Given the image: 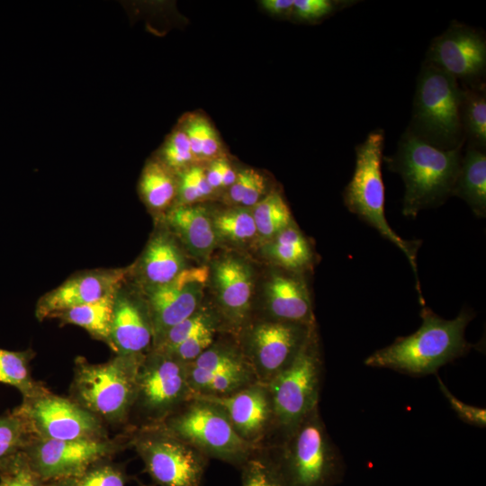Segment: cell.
<instances>
[{
	"label": "cell",
	"instance_id": "6da1fadb",
	"mask_svg": "<svg viewBox=\"0 0 486 486\" xmlns=\"http://www.w3.org/2000/svg\"><path fill=\"white\" fill-rule=\"evenodd\" d=\"M422 323L412 334L399 337L391 345L364 359L369 367L387 368L412 376L436 374L443 365L461 357L473 346L464 337L474 312L463 309L453 320H445L428 307L420 312Z\"/></svg>",
	"mask_w": 486,
	"mask_h": 486
},
{
	"label": "cell",
	"instance_id": "7a4b0ae2",
	"mask_svg": "<svg viewBox=\"0 0 486 486\" xmlns=\"http://www.w3.org/2000/svg\"><path fill=\"white\" fill-rule=\"evenodd\" d=\"M463 147L440 149L406 129L396 152L384 158L388 169L399 174L403 180L404 216L414 218L420 211L438 207L453 196Z\"/></svg>",
	"mask_w": 486,
	"mask_h": 486
},
{
	"label": "cell",
	"instance_id": "3957f363",
	"mask_svg": "<svg viewBox=\"0 0 486 486\" xmlns=\"http://www.w3.org/2000/svg\"><path fill=\"white\" fill-rule=\"evenodd\" d=\"M264 448L284 486H336L344 478L343 456L328 432L319 407L281 441Z\"/></svg>",
	"mask_w": 486,
	"mask_h": 486
},
{
	"label": "cell",
	"instance_id": "277c9868",
	"mask_svg": "<svg viewBox=\"0 0 486 486\" xmlns=\"http://www.w3.org/2000/svg\"><path fill=\"white\" fill-rule=\"evenodd\" d=\"M384 131L377 129L356 147V166L353 176L343 193L347 210L376 230L403 252L413 269L420 302L424 303L418 275L417 255L420 240L400 238L388 224L384 215V185L382 160Z\"/></svg>",
	"mask_w": 486,
	"mask_h": 486
},
{
	"label": "cell",
	"instance_id": "5b68a950",
	"mask_svg": "<svg viewBox=\"0 0 486 486\" xmlns=\"http://www.w3.org/2000/svg\"><path fill=\"white\" fill-rule=\"evenodd\" d=\"M462 88L458 81L424 61L419 71L410 126L421 140L449 150L464 144L460 105Z\"/></svg>",
	"mask_w": 486,
	"mask_h": 486
},
{
	"label": "cell",
	"instance_id": "8992f818",
	"mask_svg": "<svg viewBox=\"0 0 486 486\" xmlns=\"http://www.w3.org/2000/svg\"><path fill=\"white\" fill-rule=\"evenodd\" d=\"M324 360L317 326L292 364L267 383L274 432L266 446L281 441L319 407Z\"/></svg>",
	"mask_w": 486,
	"mask_h": 486
},
{
	"label": "cell",
	"instance_id": "52a82bcc",
	"mask_svg": "<svg viewBox=\"0 0 486 486\" xmlns=\"http://www.w3.org/2000/svg\"><path fill=\"white\" fill-rule=\"evenodd\" d=\"M144 356L116 355L103 364L77 359L72 383L75 401L99 419L124 420L135 403L138 373Z\"/></svg>",
	"mask_w": 486,
	"mask_h": 486
},
{
	"label": "cell",
	"instance_id": "ba28073f",
	"mask_svg": "<svg viewBox=\"0 0 486 486\" xmlns=\"http://www.w3.org/2000/svg\"><path fill=\"white\" fill-rule=\"evenodd\" d=\"M161 424L209 459L225 462L238 469L256 450L236 433L220 406L196 396Z\"/></svg>",
	"mask_w": 486,
	"mask_h": 486
},
{
	"label": "cell",
	"instance_id": "9c48e42d",
	"mask_svg": "<svg viewBox=\"0 0 486 486\" xmlns=\"http://www.w3.org/2000/svg\"><path fill=\"white\" fill-rule=\"evenodd\" d=\"M131 444L152 486H202L210 459L161 423L141 426Z\"/></svg>",
	"mask_w": 486,
	"mask_h": 486
},
{
	"label": "cell",
	"instance_id": "30bf717a",
	"mask_svg": "<svg viewBox=\"0 0 486 486\" xmlns=\"http://www.w3.org/2000/svg\"><path fill=\"white\" fill-rule=\"evenodd\" d=\"M316 326L253 319L236 338L257 381L267 384L292 364Z\"/></svg>",
	"mask_w": 486,
	"mask_h": 486
},
{
	"label": "cell",
	"instance_id": "8fae6325",
	"mask_svg": "<svg viewBox=\"0 0 486 486\" xmlns=\"http://www.w3.org/2000/svg\"><path fill=\"white\" fill-rule=\"evenodd\" d=\"M207 267L209 300L220 319L223 333L236 338L252 317L256 270L243 253L233 250L212 256Z\"/></svg>",
	"mask_w": 486,
	"mask_h": 486
},
{
	"label": "cell",
	"instance_id": "7c38bea8",
	"mask_svg": "<svg viewBox=\"0 0 486 486\" xmlns=\"http://www.w3.org/2000/svg\"><path fill=\"white\" fill-rule=\"evenodd\" d=\"M193 397L185 364L152 349L145 355L133 406L145 420L142 426L162 423Z\"/></svg>",
	"mask_w": 486,
	"mask_h": 486
},
{
	"label": "cell",
	"instance_id": "4fadbf2b",
	"mask_svg": "<svg viewBox=\"0 0 486 486\" xmlns=\"http://www.w3.org/2000/svg\"><path fill=\"white\" fill-rule=\"evenodd\" d=\"M31 437L54 440L104 438L100 419L75 400L49 392L24 398L13 411Z\"/></svg>",
	"mask_w": 486,
	"mask_h": 486
},
{
	"label": "cell",
	"instance_id": "5bb4252c",
	"mask_svg": "<svg viewBox=\"0 0 486 486\" xmlns=\"http://www.w3.org/2000/svg\"><path fill=\"white\" fill-rule=\"evenodd\" d=\"M253 319L316 324L305 274L270 266L265 275L256 279Z\"/></svg>",
	"mask_w": 486,
	"mask_h": 486
},
{
	"label": "cell",
	"instance_id": "9a60e30c",
	"mask_svg": "<svg viewBox=\"0 0 486 486\" xmlns=\"http://www.w3.org/2000/svg\"><path fill=\"white\" fill-rule=\"evenodd\" d=\"M207 280V265H198L188 267L166 284L140 288L151 320L152 348L171 328L188 318L202 305L205 300Z\"/></svg>",
	"mask_w": 486,
	"mask_h": 486
},
{
	"label": "cell",
	"instance_id": "2e32d148",
	"mask_svg": "<svg viewBox=\"0 0 486 486\" xmlns=\"http://www.w3.org/2000/svg\"><path fill=\"white\" fill-rule=\"evenodd\" d=\"M104 438L54 440L31 437L22 451L44 482L73 479L117 450Z\"/></svg>",
	"mask_w": 486,
	"mask_h": 486
},
{
	"label": "cell",
	"instance_id": "e0dca14e",
	"mask_svg": "<svg viewBox=\"0 0 486 486\" xmlns=\"http://www.w3.org/2000/svg\"><path fill=\"white\" fill-rule=\"evenodd\" d=\"M425 61L454 77L462 86L484 84L486 40L475 28L453 21L433 39Z\"/></svg>",
	"mask_w": 486,
	"mask_h": 486
},
{
	"label": "cell",
	"instance_id": "ac0fdd59",
	"mask_svg": "<svg viewBox=\"0 0 486 486\" xmlns=\"http://www.w3.org/2000/svg\"><path fill=\"white\" fill-rule=\"evenodd\" d=\"M199 398L220 406L236 433L254 448L266 447L272 439L274 414L267 384L256 382L227 396Z\"/></svg>",
	"mask_w": 486,
	"mask_h": 486
},
{
	"label": "cell",
	"instance_id": "d6986e66",
	"mask_svg": "<svg viewBox=\"0 0 486 486\" xmlns=\"http://www.w3.org/2000/svg\"><path fill=\"white\" fill-rule=\"evenodd\" d=\"M130 274V267L96 269L70 277L40 297L36 305V317L39 320L54 318L66 310L115 293Z\"/></svg>",
	"mask_w": 486,
	"mask_h": 486
},
{
	"label": "cell",
	"instance_id": "ffe728a7",
	"mask_svg": "<svg viewBox=\"0 0 486 486\" xmlns=\"http://www.w3.org/2000/svg\"><path fill=\"white\" fill-rule=\"evenodd\" d=\"M117 291L109 346L122 356H145L153 344V329L145 298L138 285Z\"/></svg>",
	"mask_w": 486,
	"mask_h": 486
},
{
	"label": "cell",
	"instance_id": "44dd1931",
	"mask_svg": "<svg viewBox=\"0 0 486 486\" xmlns=\"http://www.w3.org/2000/svg\"><path fill=\"white\" fill-rule=\"evenodd\" d=\"M188 255L165 225L156 230L139 261L130 267L140 288L166 284L190 267Z\"/></svg>",
	"mask_w": 486,
	"mask_h": 486
},
{
	"label": "cell",
	"instance_id": "7402d4cb",
	"mask_svg": "<svg viewBox=\"0 0 486 486\" xmlns=\"http://www.w3.org/2000/svg\"><path fill=\"white\" fill-rule=\"evenodd\" d=\"M163 219L188 256L200 266L207 265L218 248L209 209L198 204L177 205Z\"/></svg>",
	"mask_w": 486,
	"mask_h": 486
},
{
	"label": "cell",
	"instance_id": "603a6c76",
	"mask_svg": "<svg viewBox=\"0 0 486 486\" xmlns=\"http://www.w3.org/2000/svg\"><path fill=\"white\" fill-rule=\"evenodd\" d=\"M257 249L270 266L305 274L317 258L311 241L295 221Z\"/></svg>",
	"mask_w": 486,
	"mask_h": 486
},
{
	"label": "cell",
	"instance_id": "cb8c5ba5",
	"mask_svg": "<svg viewBox=\"0 0 486 486\" xmlns=\"http://www.w3.org/2000/svg\"><path fill=\"white\" fill-rule=\"evenodd\" d=\"M188 382L195 391L212 375L229 370L251 367L244 357L237 338L219 333L212 344L191 363L185 364Z\"/></svg>",
	"mask_w": 486,
	"mask_h": 486
},
{
	"label": "cell",
	"instance_id": "d4e9b609",
	"mask_svg": "<svg viewBox=\"0 0 486 486\" xmlns=\"http://www.w3.org/2000/svg\"><path fill=\"white\" fill-rule=\"evenodd\" d=\"M218 247L240 252L257 245L258 238L251 208L228 206L209 210Z\"/></svg>",
	"mask_w": 486,
	"mask_h": 486
},
{
	"label": "cell",
	"instance_id": "484cf974",
	"mask_svg": "<svg viewBox=\"0 0 486 486\" xmlns=\"http://www.w3.org/2000/svg\"><path fill=\"white\" fill-rule=\"evenodd\" d=\"M177 189V174L158 158L146 163L140 175L139 192L151 212L164 217L176 205Z\"/></svg>",
	"mask_w": 486,
	"mask_h": 486
},
{
	"label": "cell",
	"instance_id": "4316f807",
	"mask_svg": "<svg viewBox=\"0 0 486 486\" xmlns=\"http://www.w3.org/2000/svg\"><path fill=\"white\" fill-rule=\"evenodd\" d=\"M454 195L465 201L477 217L486 216L485 151L466 147L453 190Z\"/></svg>",
	"mask_w": 486,
	"mask_h": 486
},
{
	"label": "cell",
	"instance_id": "83f0119b",
	"mask_svg": "<svg viewBox=\"0 0 486 486\" xmlns=\"http://www.w3.org/2000/svg\"><path fill=\"white\" fill-rule=\"evenodd\" d=\"M461 123L467 147L486 149V88L485 84L462 86Z\"/></svg>",
	"mask_w": 486,
	"mask_h": 486
},
{
	"label": "cell",
	"instance_id": "f1b7e54d",
	"mask_svg": "<svg viewBox=\"0 0 486 486\" xmlns=\"http://www.w3.org/2000/svg\"><path fill=\"white\" fill-rule=\"evenodd\" d=\"M116 292L96 302L66 310L54 318L63 323L81 327L109 345Z\"/></svg>",
	"mask_w": 486,
	"mask_h": 486
},
{
	"label": "cell",
	"instance_id": "f546056e",
	"mask_svg": "<svg viewBox=\"0 0 486 486\" xmlns=\"http://www.w3.org/2000/svg\"><path fill=\"white\" fill-rule=\"evenodd\" d=\"M251 212L257 232L258 246L275 237L294 221L279 190H271L251 208Z\"/></svg>",
	"mask_w": 486,
	"mask_h": 486
},
{
	"label": "cell",
	"instance_id": "4dcf8cb0",
	"mask_svg": "<svg viewBox=\"0 0 486 486\" xmlns=\"http://www.w3.org/2000/svg\"><path fill=\"white\" fill-rule=\"evenodd\" d=\"M32 351H10L0 348V382L18 389L23 398L48 392L31 375Z\"/></svg>",
	"mask_w": 486,
	"mask_h": 486
},
{
	"label": "cell",
	"instance_id": "1f68e13d",
	"mask_svg": "<svg viewBox=\"0 0 486 486\" xmlns=\"http://www.w3.org/2000/svg\"><path fill=\"white\" fill-rule=\"evenodd\" d=\"M209 328H219L223 333L221 321L215 308L210 300L206 301L205 299L192 315L171 328L152 350L166 353L184 340Z\"/></svg>",
	"mask_w": 486,
	"mask_h": 486
},
{
	"label": "cell",
	"instance_id": "d6a6232c",
	"mask_svg": "<svg viewBox=\"0 0 486 486\" xmlns=\"http://www.w3.org/2000/svg\"><path fill=\"white\" fill-rule=\"evenodd\" d=\"M270 191L267 180L260 172L254 168L241 169L227 189L224 200L228 206L252 208Z\"/></svg>",
	"mask_w": 486,
	"mask_h": 486
},
{
	"label": "cell",
	"instance_id": "836d02e7",
	"mask_svg": "<svg viewBox=\"0 0 486 486\" xmlns=\"http://www.w3.org/2000/svg\"><path fill=\"white\" fill-rule=\"evenodd\" d=\"M241 486H284L266 448H257L239 469Z\"/></svg>",
	"mask_w": 486,
	"mask_h": 486
},
{
	"label": "cell",
	"instance_id": "e575fe53",
	"mask_svg": "<svg viewBox=\"0 0 486 486\" xmlns=\"http://www.w3.org/2000/svg\"><path fill=\"white\" fill-rule=\"evenodd\" d=\"M178 189L175 206L198 204L215 192L210 186L205 167L195 165L177 174Z\"/></svg>",
	"mask_w": 486,
	"mask_h": 486
},
{
	"label": "cell",
	"instance_id": "d590c367",
	"mask_svg": "<svg viewBox=\"0 0 486 486\" xmlns=\"http://www.w3.org/2000/svg\"><path fill=\"white\" fill-rule=\"evenodd\" d=\"M157 158L176 174L190 166L199 165L182 127L175 130L167 137L161 148L159 156Z\"/></svg>",
	"mask_w": 486,
	"mask_h": 486
},
{
	"label": "cell",
	"instance_id": "8d00e7d4",
	"mask_svg": "<svg viewBox=\"0 0 486 486\" xmlns=\"http://www.w3.org/2000/svg\"><path fill=\"white\" fill-rule=\"evenodd\" d=\"M31 436L23 421L15 414L0 417V467L22 451Z\"/></svg>",
	"mask_w": 486,
	"mask_h": 486
},
{
	"label": "cell",
	"instance_id": "74e56055",
	"mask_svg": "<svg viewBox=\"0 0 486 486\" xmlns=\"http://www.w3.org/2000/svg\"><path fill=\"white\" fill-rule=\"evenodd\" d=\"M44 482L22 450L0 467V486H43Z\"/></svg>",
	"mask_w": 486,
	"mask_h": 486
},
{
	"label": "cell",
	"instance_id": "f35d334b",
	"mask_svg": "<svg viewBox=\"0 0 486 486\" xmlns=\"http://www.w3.org/2000/svg\"><path fill=\"white\" fill-rule=\"evenodd\" d=\"M124 469L119 464L102 460L72 479L73 486H126Z\"/></svg>",
	"mask_w": 486,
	"mask_h": 486
},
{
	"label": "cell",
	"instance_id": "ab89813d",
	"mask_svg": "<svg viewBox=\"0 0 486 486\" xmlns=\"http://www.w3.org/2000/svg\"><path fill=\"white\" fill-rule=\"evenodd\" d=\"M219 333V328L203 329L165 354L184 364L191 363L212 344Z\"/></svg>",
	"mask_w": 486,
	"mask_h": 486
},
{
	"label": "cell",
	"instance_id": "60d3db41",
	"mask_svg": "<svg viewBox=\"0 0 486 486\" xmlns=\"http://www.w3.org/2000/svg\"><path fill=\"white\" fill-rule=\"evenodd\" d=\"M353 3V1L294 0L292 15L302 21H318L331 14L339 6L346 7Z\"/></svg>",
	"mask_w": 486,
	"mask_h": 486
},
{
	"label": "cell",
	"instance_id": "b9f144b4",
	"mask_svg": "<svg viewBox=\"0 0 486 486\" xmlns=\"http://www.w3.org/2000/svg\"><path fill=\"white\" fill-rule=\"evenodd\" d=\"M439 390L444 397L447 400L452 410L456 413L458 418L466 424L478 428L486 427V410L467 404L456 398L446 387L442 379L436 374Z\"/></svg>",
	"mask_w": 486,
	"mask_h": 486
},
{
	"label": "cell",
	"instance_id": "7bdbcfd3",
	"mask_svg": "<svg viewBox=\"0 0 486 486\" xmlns=\"http://www.w3.org/2000/svg\"><path fill=\"white\" fill-rule=\"evenodd\" d=\"M206 177L214 192L228 189L236 180L238 171L224 157L218 158L205 167Z\"/></svg>",
	"mask_w": 486,
	"mask_h": 486
},
{
	"label": "cell",
	"instance_id": "ee69618b",
	"mask_svg": "<svg viewBox=\"0 0 486 486\" xmlns=\"http://www.w3.org/2000/svg\"><path fill=\"white\" fill-rule=\"evenodd\" d=\"M294 0H263V8L274 15L291 16L293 10Z\"/></svg>",
	"mask_w": 486,
	"mask_h": 486
},
{
	"label": "cell",
	"instance_id": "f6af8a7d",
	"mask_svg": "<svg viewBox=\"0 0 486 486\" xmlns=\"http://www.w3.org/2000/svg\"><path fill=\"white\" fill-rule=\"evenodd\" d=\"M43 486H73L72 479H62L45 482Z\"/></svg>",
	"mask_w": 486,
	"mask_h": 486
},
{
	"label": "cell",
	"instance_id": "bcb514c9",
	"mask_svg": "<svg viewBox=\"0 0 486 486\" xmlns=\"http://www.w3.org/2000/svg\"><path fill=\"white\" fill-rule=\"evenodd\" d=\"M139 486H147V485H144V484H141V483H140Z\"/></svg>",
	"mask_w": 486,
	"mask_h": 486
}]
</instances>
